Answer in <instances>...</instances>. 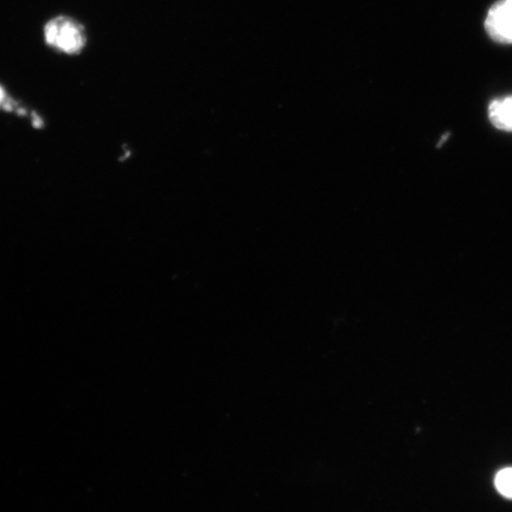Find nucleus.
<instances>
[{"label":"nucleus","instance_id":"obj_2","mask_svg":"<svg viewBox=\"0 0 512 512\" xmlns=\"http://www.w3.org/2000/svg\"><path fill=\"white\" fill-rule=\"evenodd\" d=\"M485 30L492 41L512 44V0H498L485 19Z\"/></svg>","mask_w":512,"mask_h":512},{"label":"nucleus","instance_id":"obj_5","mask_svg":"<svg viewBox=\"0 0 512 512\" xmlns=\"http://www.w3.org/2000/svg\"><path fill=\"white\" fill-rule=\"evenodd\" d=\"M5 99H6V94H5L4 88L2 86H0V105L4 104Z\"/></svg>","mask_w":512,"mask_h":512},{"label":"nucleus","instance_id":"obj_1","mask_svg":"<svg viewBox=\"0 0 512 512\" xmlns=\"http://www.w3.org/2000/svg\"><path fill=\"white\" fill-rule=\"evenodd\" d=\"M44 38L50 47L68 55L79 54L87 41L82 25L68 17L51 19L44 28Z\"/></svg>","mask_w":512,"mask_h":512},{"label":"nucleus","instance_id":"obj_4","mask_svg":"<svg viewBox=\"0 0 512 512\" xmlns=\"http://www.w3.org/2000/svg\"><path fill=\"white\" fill-rule=\"evenodd\" d=\"M496 488L503 496L512 498V469H505L498 473Z\"/></svg>","mask_w":512,"mask_h":512},{"label":"nucleus","instance_id":"obj_3","mask_svg":"<svg viewBox=\"0 0 512 512\" xmlns=\"http://www.w3.org/2000/svg\"><path fill=\"white\" fill-rule=\"evenodd\" d=\"M489 119L498 130L512 132V96L492 101Z\"/></svg>","mask_w":512,"mask_h":512}]
</instances>
